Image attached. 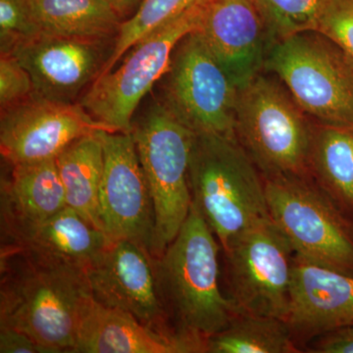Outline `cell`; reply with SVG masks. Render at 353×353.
Wrapping results in <instances>:
<instances>
[{
  "label": "cell",
  "mask_w": 353,
  "mask_h": 353,
  "mask_svg": "<svg viewBox=\"0 0 353 353\" xmlns=\"http://www.w3.org/2000/svg\"><path fill=\"white\" fill-rule=\"evenodd\" d=\"M106 41L39 34L15 44L9 54L29 72L34 94L73 102L108 62Z\"/></svg>",
  "instance_id": "obj_14"
},
{
  "label": "cell",
  "mask_w": 353,
  "mask_h": 353,
  "mask_svg": "<svg viewBox=\"0 0 353 353\" xmlns=\"http://www.w3.org/2000/svg\"><path fill=\"white\" fill-rule=\"evenodd\" d=\"M111 241L68 206L39 224L1 233V248L36 253L85 270Z\"/></svg>",
  "instance_id": "obj_18"
},
{
  "label": "cell",
  "mask_w": 353,
  "mask_h": 353,
  "mask_svg": "<svg viewBox=\"0 0 353 353\" xmlns=\"http://www.w3.org/2000/svg\"><path fill=\"white\" fill-rule=\"evenodd\" d=\"M316 352L353 353V333L345 328L336 330L318 343Z\"/></svg>",
  "instance_id": "obj_30"
},
{
  "label": "cell",
  "mask_w": 353,
  "mask_h": 353,
  "mask_svg": "<svg viewBox=\"0 0 353 353\" xmlns=\"http://www.w3.org/2000/svg\"><path fill=\"white\" fill-rule=\"evenodd\" d=\"M194 204L175 240L154 259L158 285L172 328L205 343L238 314L221 292L219 245Z\"/></svg>",
  "instance_id": "obj_2"
},
{
  "label": "cell",
  "mask_w": 353,
  "mask_h": 353,
  "mask_svg": "<svg viewBox=\"0 0 353 353\" xmlns=\"http://www.w3.org/2000/svg\"><path fill=\"white\" fill-rule=\"evenodd\" d=\"M132 137L152 194L154 236L152 254L159 259L175 240L192 204L189 183L194 132L161 102L132 123Z\"/></svg>",
  "instance_id": "obj_4"
},
{
  "label": "cell",
  "mask_w": 353,
  "mask_h": 353,
  "mask_svg": "<svg viewBox=\"0 0 353 353\" xmlns=\"http://www.w3.org/2000/svg\"><path fill=\"white\" fill-rule=\"evenodd\" d=\"M345 329H347V331L352 332V333H353V325H352V326L345 327Z\"/></svg>",
  "instance_id": "obj_33"
},
{
  "label": "cell",
  "mask_w": 353,
  "mask_h": 353,
  "mask_svg": "<svg viewBox=\"0 0 353 353\" xmlns=\"http://www.w3.org/2000/svg\"><path fill=\"white\" fill-rule=\"evenodd\" d=\"M103 146L99 215L111 241H130L152 253L154 208L132 132H99Z\"/></svg>",
  "instance_id": "obj_11"
},
{
  "label": "cell",
  "mask_w": 353,
  "mask_h": 353,
  "mask_svg": "<svg viewBox=\"0 0 353 353\" xmlns=\"http://www.w3.org/2000/svg\"><path fill=\"white\" fill-rule=\"evenodd\" d=\"M1 176V233L50 219L67 208L57 160L8 164Z\"/></svg>",
  "instance_id": "obj_19"
},
{
  "label": "cell",
  "mask_w": 353,
  "mask_h": 353,
  "mask_svg": "<svg viewBox=\"0 0 353 353\" xmlns=\"http://www.w3.org/2000/svg\"><path fill=\"white\" fill-rule=\"evenodd\" d=\"M265 194L297 259L353 276L352 239L321 194L296 176H268Z\"/></svg>",
  "instance_id": "obj_10"
},
{
  "label": "cell",
  "mask_w": 353,
  "mask_h": 353,
  "mask_svg": "<svg viewBox=\"0 0 353 353\" xmlns=\"http://www.w3.org/2000/svg\"><path fill=\"white\" fill-rule=\"evenodd\" d=\"M285 322L292 332L310 336L352 326L353 276L296 257Z\"/></svg>",
  "instance_id": "obj_16"
},
{
  "label": "cell",
  "mask_w": 353,
  "mask_h": 353,
  "mask_svg": "<svg viewBox=\"0 0 353 353\" xmlns=\"http://www.w3.org/2000/svg\"><path fill=\"white\" fill-rule=\"evenodd\" d=\"M139 0H115L116 10L122 16L123 13L126 12L130 8H132Z\"/></svg>",
  "instance_id": "obj_31"
},
{
  "label": "cell",
  "mask_w": 353,
  "mask_h": 353,
  "mask_svg": "<svg viewBox=\"0 0 353 353\" xmlns=\"http://www.w3.org/2000/svg\"><path fill=\"white\" fill-rule=\"evenodd\" d=\"M39 32L34 26L27 0H0V41L2 53Z\"/></svg>",
  "instance_id": "obj_27"
},
{
  "label": "cell",
  "mask_w": 353,
  "mask_h": 353,
  "mask_svg": "<svg viewBox=\"0 0 353 353\" xmlns=\"http://www.w3.org/2000/svg\"><path fill=\"white\" fill-rule=\"evenodd\" d=\"M104 1L108 2V3H110L111 6H113L114 8H115V0H104Z\"/></svg>",
  "instance_id": "obj_32"
},
{
  "label": "cell",
  "mask_w": 353,
  "mask_h": 353,
  "mask_svg": "<svg viewBox=\"0 0 353 353\" xmlns=\"http://www.w3.org/2000/svg\"><path fill=\"white\" fill-rule=\"evenodd\" d=\"M0 352L51 353L29 334L11 327L0 326Z\"/></svg>",
  "instance_id": "obj_29"
},
{
  "label": "cell",
  "mask_w": 353,
  "mask_h": 353,
  "mask_svg": "<svg viewBox=\"0 0 353 353\" xmlns=\"http://www.w3.org/2000/svg\"><path fill=\"white\" fill-rule=\"evenodd\" d=\"M34 94L31 75L13 55L0 58V106L1 110L25 101Z\"/></svg>",
  "instance_id": "obj_28"
},
{
  "label": "cell",
  "mask_w": 353,
  "mask_h": 353,
  "mask_svg": "<svg viewBox=\"0 0 353 353\" xmlns=\"http://www.w3.org/2000/svg\"><path fill=\"white\" fill-rule=\"evenodd\" d=\"M92 299L85 269L0 248V326L24 332L51 353H74Z\"/></svg>",
  "instance_id": "obj_1"
},
{
  "label": "cell",
  "mask_w": 353,
  "mask_h": 353,
  "mask_svg": "<svg viewBox=\"0 0 353 353\" xmlns=\"http://www.w3.org/2000/svg\"><path fill=\"white\" fill-rule=\"evenodd\" d=\"M204 6L139 39L118 68L95 79L81 99V105L94 119L116 132H131L134 111L153 85L168 73L176 46L201 27Z\"/></svg>",
  "instance_id": "obj_7"
},
{
  "label": "cell",
  "mask_w": 353,
  "mask_h": 353,
  "mask_svg": "<svg viewBox=\"0 0 353 353\" xmlns=\"http://www.w3.org/2000/svg\"><path fill=\"white\" fill-rule=\"evenodd\" d=\"M311 32L277 41L265 65L299 108L325 126L353 128V68L334 44Z\"/></svg>",
  "instance_id": "obj_5"
},
{
  "label": "cell",
  "mask_w": 353,
  "mask_h": 353,
  "mask_svg": "<svg viewBox=\"0 0 353 353\" xmlns=\"http://www.w3.org/2000/svg\"><path fill=\"white\" fill-rule=\"evenodd\" d=\"M208 0H143L137 12L120 26L110 57L97 76L105 75L115 68L139 39L145 38L166 23L205 4Z\"/></svg>",
  "instance_id": "obj_24"
},
{
  "label": "cell",
  "mask_w": 353,
  "mask_h": 353,
  "mask_svg": "<svg viewBox=\"0 0 353 353\" xmlns=\"http://www.w3.org/2000/svg\"><path fill=\"white\" fill-rule=\"evenodd\" d=\"M310 161L329 192L353 208V128L323 125L312 137Z\"/></svg>",
  "instance_id": "obj_23"
},
{
  "label": "cell",
  "mask_w": 353,
  "mask_h": 353,
  "mask_svg": "<svg viewBox=\"0 0 353 353\" xmlns=\"http://www.w3.org/2000/svg\"><path fill=\"white\" fill-rule=\"evenodd\" d=\"M255 167L238 139L194 134L189 164L192 203L224 250L246 228L271 217Z\"/></svg>",
  "instance_id": "obj_3"
},
{
  "label": "cell",
  "mask_w": 353,
  "mask_h": 353,
  "mask_svg": "<svg viewBox=\"0 0 353 353\" xmlns=\"http://www.w3.org/2000/svg\"><path fill=\"white\" fill-rule=\"evenodd\" d=\"M209 353L299 352L292 330L278 318L238 314L226 329L206 340Z\"/></svg>",
  "instance_id": "obj_22"
},
{
  "label": "cell",
  "mask_w": 353,
  "mask_h": 353,
  "mask_svg": "<svg viewBox=\"0 0 353 353\" xmlns=\"http://www.w3.org/2000/svg\"><path fill=\"white\" fill-rule=\"evenodd\" d=\"M163 103L194 134L236 139L239 88L199 31L179 43L172 57Z\"/></svg>",
  "instance_id": "obj_9"
},
{
  "label": "cell",
  "mask_w": 353,
  "mask_h": 353,
  "mask_svg": "<svg viewBox=\"0 0 353 353\" xmlns=\"http://www.w3.org/2000/svg\"><path fill=\"white\" fill-rule=\"evenodd\" d=\"M99 132L73 141L55 160L67 206L103 231L99 215V189L104 160Z\"/></svg>",
  "instance_id": "obj_20"
},
{
  "label": "cell",
  "mask_w": 353,
  "mask_h": 353,
  "mask_svg": "<svg viewBox=\"0 0 353 353\" xmlns=\"http://www.w3.org/2000/svg\"><path fill=\"white\" fill-rule=\"evenodd\" d=\"M238 88L265 65V26L252 0H208L197 30Z\"/></svg>",
  "instance_id": "obj_15"
},
{
  "label": "cell",
  "mask_w": 353,
  "mask_h": 353,
  "mask_svg": "<svg viewBox=\"0 0 353 353\" xmlns=\"http://www.w3.org/2000/svg\"><path fill=\"white\" fill-rule=\"evenodd\" d=\"M39 34L108 39L118 34L121 15L104 0H27Z\"/></svg>",
  "instance_id": "obj_21"
},
{
  "label": "cell",
  "mask_w": 353,
  "mask_h": 353,
  "mask_svg": "<svg viewBox=\"0 0 353 353\" xmlns=\"http://www.w3.org/2000/svg\"><path fill=\"white\" fill-rule=\"evenodd\" d=\"M224 252L229 299L236 312L285 321L296 254L271 217L241 231Z\"/></svg>",
  "instance_id": "obj_8"
},
{
  "label": "cell",
  "mask_w": 353,
  "mask_h": 353,
  "mask_svg": "<svg viewBox=\"0 0 353 353\" xmlns=\"http://www.w3.org/2000/svg\"><path fill=\"white\" fill-rule=\"evenodd\" d=\"M263 21L267 34L283 41L315 32L325 0H252Z\"/></svg>",
  "instance_id": "obj_25"
},
{
  "label": "cell",
  "mask_w": 353,
  "mask_h": 353,
  "mask_svg": "<svg viewBox=\"0 0 353 353\" xmlns=\"http://www.w3.org/2000/svg\"><path fill=\"white\" fill-rule=\"evenodd\" d=\"M314 32L334 44L353 68V0H325Z\"/></svg>",
  "instance_id": "obj_26"
},
{
  "label": "cell",
  "mask_w": 353,
  "mask_h": 353,
  "mask_svg": "<svg viewBox=\"0 0 353 353\" xmlns=\"http://www.w3.org/2000/svg\"><path fill=\"white\" fill-rule=\"evenodd\" d=\"M205 343L154 331L134 316L90 299L83 311L74 353H203Z\"/></svg>",
  "instance_id": "obj_17"
},
{
  "label": "cell",
  "mask_w": 353,
  "mask_h": 353,
  "mask_svg": "<svg viewBox=\"0 0 353 353\" xmlns=\"http://www.w3.org/2000/svg\"><path fill=\"white\" fill-rule=\"evenodd\" d=\"M294 104L264 77L239 88L236 138L267 178L301 176L310 161L312 137Z\"/></svg>",
  "instance_id": "obj_6"
},
{
  "label": "cell",
  "mask_w": 353,
  "mask_h": 353,
  "mask_svg": "<svg viewBox=\"0 0 353 353\" xmlns=\"http://www.w3.org/2000/svg\"><path fill=\"white\" fill-rule=\"evenodd\" d=\"M97 303L123 311L159 333L175 336L158 285L154 257L130 241H112L88 267Z\"/></svg>",
  "instance_id": "obj_13"
},
{
  "label": "cell",
  "mask_w": 353,
  "mask_h": 353,
  "mask_svg": "<svg viewBox=\"0 0 353 353\" xmlns=\"http://www.w3.org/2000/svg\"><path fill=\"white\" fill-rule=\"evenodd\" d=\"M99 131L116 132L80 103L32 94L1 110L0 152L7 164L55 159L73 141Z\"/></svg>",
  "instance_id": "obj_12"
}]
</instances>
